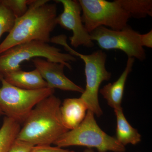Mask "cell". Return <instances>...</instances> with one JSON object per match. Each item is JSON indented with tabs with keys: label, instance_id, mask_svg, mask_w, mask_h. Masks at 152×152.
Returning a JSON list of instances; mask_svg holds the SVG:
<instances>
[{
	"label": "cell",
	"instance_id": "cell-1",
	"mask_svg": "<svg viewBox=\"0 0 152 152\" xmlns=\"http://www.w3.org/2000/svg\"><path fill=\"white\" fill-rule=\"evenodd\" d=\"M48 0H33L24 15L16 19L13 27L0 44V54L13 47L32 41L48 43L57 25V6Z\"/></svg>",
	"mask_w": 152,
	"mask_h": 152
},
{
	"label": "cell",
	"instance_id": "cell-21",
	"mask_svg": "<svg viewBox=\"0 0 152 152\" xmlns=\"http://www.w3.org/2000/svg\"><path fill=\"white\" fill-rule=\"evenodd\" d=\"M140 42L142 47L152 48V30L149 32L140 35Z\"/></svg>",
	"mask_w": 152,
	"mask_h": 152
},
{
	"label": "cell",
	"instance_id": "cell-7",
	"mask_svg": "<svg viewBox=\"0 0 152 152\" xmlns=\"http://www.w3.org/2000/svg\"><path fill=\"white\" fill-rule=\"evenodd\" d=\"M83 12L82 21L89 33L99 27L120 31L127 27L130 15L116 1L79 0Z\"/></svg>",
	"mask_w": 152,
	"mask_h": 152
},
{
	"label": "cell",
	"instance_id": "cell-6",
	"mask_svg": "<svg viewBox=\"0 0 152 152\" xmlns=\"http://www.w3.org/2000/svg\"><path fill=\"white\" fill-rule=\"evenodd\" d=\"M0 109L6 117L24 124L33 109L39 102L51 95L55 89L46 88L28 90L14 86L0 77Z\"/></svg>",
	"mask_w": 152,
	"mask_h": 152
},
{
	"label": "cell",
	"instance_id": "cell-22",
	"mask_svg": "<svg viewBox=\"0 0 152 152\" xmlns=\"http://www.w3.org/2000/svg\"><path fill=\"white\" fill-rule=\"evenodd\" d=\"M83 152H95L92 149L87 148Z\"/></svg>",
	"mask_w": 152,
	"mask_h": 152
},
{
	"label": "cell",
	"instance_id": "cell-9",
	"mask_svg": "<svg viewBox=\"0 0 152 152\" xmlns=\"http://www.w3.org/2000/svg\"><path fill=\"white\" fill-rule=\"evenodd\" d=\"M55 1L61 3L64 7L63 12L57 17V23L72 32V36L69 39L71 45L75 48L80 46L94 47V44L82 21V9L78 1L56 0Z\"/></svg>",
	"mask_w": 152,
	"mask_h": 152
},
{
	"label": "cell",
	"instance_id": "cell-16",
	"mask_svg": "<svg viewBox=\"0 0 152 152\" xmlns=\"http://www.w3.org/2000/svg\"><path fill=\"white\" fill-rule=\"evenodd\" d=\"M131 17L143 18L152 16V0H116Z\"/></svg>",
	"mask_w": 152,
	"mask_h": 152
},
{
	"label": "cell",
	"instance_id": "cell-15",
	"mask_svg": "<svg viewBox=\"0 0 152 152\" xmlns=\"http://www.w3.org/2000/svg\"><path fill=\"white\" fill-rule=\"evenodd\" d=\"M20 124L5 117L0 129V152H8L17 140L20 130Z\"/></svg>",
	"mask_w": 152,
	"mask_h": 152
},
{
	"label": "cell",
	"instance_id": "cell-18",
	"mask_svg": "<svg viewBox=\"0 0 152 152\" xmlns=\"http://www.w3.org/2000/svg\"><path fill=\"white\" fill-rule=\"evenodd\" d=\"M1 2L8 8L16 19L20 18L26 12L29 5L33 0H1Z\"/></svg>",
	"mask_w": 152,
	"mask_h": 152
},
{
	"label": "cell",
	"instance_id": "cell-8",
	"mask_svg": "<svg viewBox=\"0 0 152 152\" xmlns=\"http://www.w3.org/2000/svg\"><path fill=\"white\" fill-rule=\"evenodd\" d=\"M90 34L92 40L96 41L101 49L120 50L128 58H134L140 61L145 59V51L140 42V34L129 26L120 31L99 27Z\"/></svg>",
	"mask_w": 152,
	"mask_h": 152
},
{
	"label": "cell",
	"instance_id": "cell-10",
	"mask_svg": "<svg viewBox=\"0 0 152 152\" xmlns=\"http://www.w3.org/2000/svg\"><path fill=\"white\" fill-rule=\"evenodd\" d=\"M34 65L48 83L50 88L83 93L84 89L76 85L64 73V64L36 58L32 60Z\"/></svg>",
	"mask_w": 152,
	"mask_h": 152
},
{
	"label": "cell",
	"instance_id": "cell-17",
	"mask_svg": "<svg viewBox=\"0 0 152 152\" xmlns=\"http://www.w3.org/2000/svg\"><path fill=\"white\" fill-rule=\"evenodd\" d=\"M15 20L12 11L0 1V38L3 34L11 31Z\"/></svg>",
	"mask_w": 152,
	"mask_h": 152
},
{
	"label": "cell",
	"instance_id": "cell-13",
	"mask_svg": "<svg viewBox=\"0 0 152 152\" xmlns=\"http://www.w3.org/2000/svg\"><path fill=\"white\" fill-rule=\"evenodd\" d=\"M88 107L81 98L65 99L60 107L63 124L69 130L74 129L84 119Z\"/></svg>",
	"mask_w": 152,
	"mask_h": 152
},
{
	"label": "cell",
	"instance_id": "cell-3",
	"mask_svg": "<svg viewBox=\"0 0 152 152\" xmlns=\"http://www.w3.org/2000/svg\"><path fill=\"white\" fill-rule=\"evenodd\" d=\"M66 40V36L60 35L51 38L50 42L63 46L69 54L80 57L83 61L86 84L80 98L86 103L88 110L99 117L103 114L98 98L99 87L103 82L109 80L112 76L111 73L106 68L107 55L101 50L94 52L90 55L82 54L72 49L67 44Z\"/></svg>",
	"mask_w": 152,
	"mask_h": 152
},
{
	"label": "cell",
	"instance_id": "cell-11",
	"mask_svg": "<svg viewBox=\"0 0 152 152\" xmlns=\"http://www.w3.org/2000/svg\"><path fill=\"white\" fill-rule=\"evenodd\" d=\"M134 61V58H128L124 70L118 80L113 83H110L105 85L99 91L107 101L108 104L114 110L122 107L121 104L125 84L129 74L132 70Z\"/></svg>",
	"mask_w": 152,
	"mask_h": 152
},
{
	"label": "cell",
	"instance_id": "cell-23",
	"mask_svg": "<svg viewBox=\"0 0 152 152\" xmlns=\"http://www.w3.org/2000/svg\"><path fill=\"white\" fill-rule=\"evenodd\" d=\"M3 115H4V114L3 113V112H2V111L1 110V109H0V116Z\"/></svg>",
	"mask_w": 152,
	"mask_h": 152
},
{
	"label": "cell",
	"instance_id": "cell-19",
	"mask_svg": "<svg viewBox=\"0 0 152 152\" xmlns=\"http://www.w3.org/2000/svg\"><path fill=\"white\" fill-rule=\"evenodd\" d=\"M34 146L29 143L16 140L8 152H30Z\"/></svg>",
	"mask_w": 152,
	"mask_h": 152
},
{
	"label": "cell",
	"instance_id": "cell-4",
	"mask_svg": "<svg viewBox=\"0 0 152 152\" xmlns=\"http://www.w3.org/2000/svg\"><path fill=\"white\" fill-rule=\"evenodd\" d=\"M63 148L81 146L95 148L99 152H125L126 148L114 137L109 135L99 126L94 114L88 110L84 119L75 129L68 131L54 143Z\"/></svg>",
	"mask_w": 152,
	"mask_h": 152
},
{
	"label": "cell",
	"instance_id": "cell-12",
	"mask_svg": "<svg viewBox=\"0 0 152 152\" xmlns=\"http://www.w3.org/2000/svg\"><path fill=\"white\" fill-rule=\"evenodd\" d=\"M2 77L6 82L14 86L23 89L33 90L48 88V83L37 69L30 72L21 69L5 74Z\"/></svg>",
	"mask_w": 152,
	"mask_h": 152
},
{
	"label": "cell",
	"instance_id": "cell-20",
	"mask_svg": "<svg viewBox=\"0 0 152 152\" xmlns=\"http://www.w3.org/2000/svg\"><path fill=\"white\" fill-rule=\"evenodd\" d=\"M30 152H75L73 151L65 149L58 147H52L50 145L34 146Z\"/></svg>",
	"mask_w": 152,
	"mask_h": 152
},
{
	"label": "cell",
	"instance_id": "cell-14",
	"mask_svg": "<svg viewBox=\"0 0 152 152\" xmlns=\"http://www.w3.org/2000/svg\"><path fill=\"white\" fill-rule=\"evenodd\" d=\"M117 121L116 138L124 146L128 144L137 145L141 141V135L133 127L126 119L122 108L114 110Z\"/></svg>",
	"mask_w": 152,
	"mask_h": 152
},
{
	"label": "cell",
	"instance_id": "cell-2",
	"mask_svg": "<svg viewBox=\"0 0 152 152\" xmlns=\"http://www.w3.org/2000/svg\"><path fill=\"white\" fill-rule=\"evenodd\" d=\"M61 100L54 94L41 101L33 109L21 128L17 140L34 146L50 145L69 131L60 113Z\"/></svg>",
	"mask_w": 152,
	"mask_h": 152
},
{
	"label": "cell",
	"instance_id": "cell-5",
	"mask_svg": "<svg viewBox=\"0 0 152 152\" xmlns=\"http://www.w3.org/2000/svg\"><path fill=\"white\" fill-rule=\"evenodd\" d=\"M39 57L50 61L63 64L71 70V62L75 61V57L61 53V49L48 43L32 41L18 45L0 54V77L9 72L20 69V64L26 61Z\"/></svg>",
	"mask_w": 152,
	"mask_h": 152
}]
</instances>
